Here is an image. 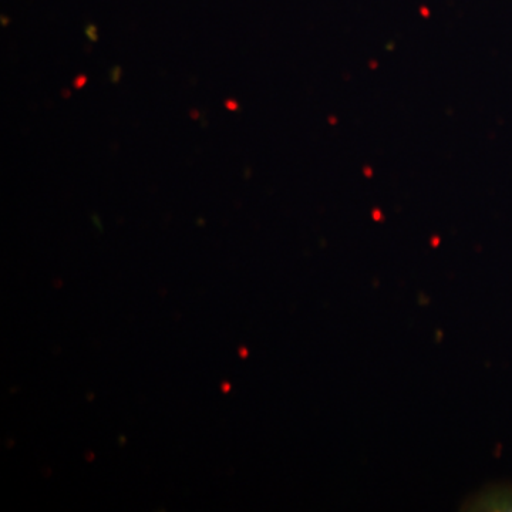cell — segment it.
Segmentation results:
<instances>
[{
    "label": "cell",
    "instance_id": "6da1fadb",
    "mask_svg": "<svg viewBox=\"0 0 512 512\" xmlns=\"http://www.w3.org/2000/svg\"><path fill=\"white\" fill-rule=\"evenodd\" d=\"M86 82H87L86 76H79V79L74 80V87H76V89H80V87H83L84 83H86Z\"/></svg>",
    "mask_w": 512,
    "mask_h": 512
},
{
    "label": "cell",
    "instance_id": "7a4b0ae2",
    "mask_svg": "<svg viewBox=\"0 0 512 512\" xmlns=\"http://www.w3.org/2000/svg\"><path fill=\"white\" fill-rule=\"evenodd\" d=\"M87 35H89L90 39L97 40L96 35V26L90 25L86 30Z\"/></svg>",
    "mask_w": 512,
    "mask_h": 512
}]
</instances>
